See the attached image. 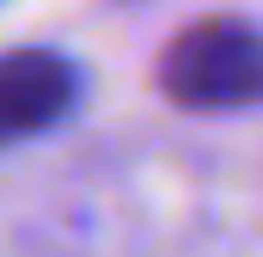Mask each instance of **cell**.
<instances>
[{"mask_svg": "<svg viewBox=\"0 0 263 257\" xmlns=\"http://www.w3.org/2000/svg\"><path fill=\"white\" fill-rule=\"evenodd\" d=\"M159 86L184 111L263 104V31L239 25V19L184 25L159 49Z\"/></svg>", "mask_w": 263, "mask_h": 257, "instance_id": "cell-1", "label": "cell"}, {"mask_svg": "<svg viewBox=\"0 0 263 257\" xmlns=\"http://www.w3.org/2000/svg\"><path fill=\"white\" fill-rule=\"evenodd\" d=\"M73 104V67L55 49H12L0 56V141L37 135Z\"/></svg>", "mask_w": 263, "mask_h": 257, "instance_id": "cell-2", "label": "cell"}]
</instances>
